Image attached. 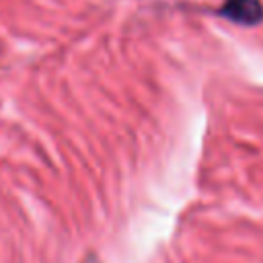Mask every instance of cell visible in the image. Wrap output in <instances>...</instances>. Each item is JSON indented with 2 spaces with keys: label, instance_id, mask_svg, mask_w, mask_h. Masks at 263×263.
Returning a JSON list of instances; mask_svg holds the SVG:
<instances>
[{
  "label": "cell",
  "instance_id": "6da1fadb",
  "mask_svg": "<svg viewBox=\"0 0 263 263\" xmlns=\"http://www.w3.org/2000/svg\"><path fill=\"white\" fill-rule=\"evenodd\" d=\"M218 14L242 27H255L263 21V4L259 0H224Z\"/></svg>",
  "mask_w": 263,
  "mask_h": 263
}]
</instances>
